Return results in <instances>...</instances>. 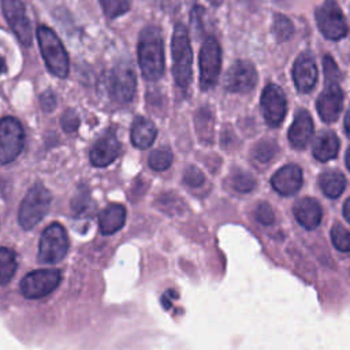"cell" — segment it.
<instances>
[{
  "instance_id": "cell-16",
  "label": "cell",
  "mask_w": 350,
  "mask_h": 350,
  "mask_svg": "<svg viewBox=\"0 0 350 350\" xmlns=\"http://www.w3.org/2000/svg\"><path fill=\"white\" fill-rule=\"evenodd\" d=\"M293 78L297 89L301 93L310 92L317 81V67L316 62L309 53L299 55L293 67Z\"/></svg>"
},
{
  "instance_id": "cell-7",
  "label": "cell",
  "mask_w": 350,
  "mask_h": 350,
  "mask_svg": "<svg viewBox=\"0 0 350 350\" xmlns=\"http://www.w3.org/2000/svg\"><path fill=\"white\" fill-rule=\"evenodd\" d=\"M221 67V49L219 42L209 37L200 51V86L202 90L213 88L217 82Z\"/></svg>"
},
{
  "instance_id": "cell-2",
  "label": "cell",
  "mask_w": 350,
  "mask_h": 350,
  "mask_svg": "<svg viewBox=\"0 0 350 350\" xmlns=\"http://www.w3.org/2000/svg\"><path fill=\"white\" fill-rule=\"evenodd\" d=\"M172 72L175 82L183 92L187 90L191 81L193 53L186 27L178 23L172 34Z\"/></svg>"
},
{
  "instance_id": "cell-21",
  "label": "cell",
  "mask_w": 350,
  "mask_h": 350,
  "mask_svg": "<svg viewBox=\"0 0 350 350\" xmlns=\"http://www.w3.org/2000/svg\"><path fill=\"white\" fill-rule=\"evenodd\" d=\"M126 221V209L120 204H111L98 216L100 232L103 235H111L119 231Z\"/></svg>"
},
{
  "instance_id": "cell-25",
  "label": "cell",
  "mask_w": 350,
  "mask_h": 350,
  "mask_svg": "<svg viewBox=\"0 0 350 350\" xmlns=\"http://www.w3.org/2000/svg\"><path fill=\"white\" fill-rule=\"evenodd\" d=\"M172 163V153L170 149H156L150 153L148 159V164L154 171H164L167 170Z\"/></svg>"
},
{
  "instance_id": "cell-20",
  "label": "cell",
  "mask_w": 350,
  "mask_h": 350,
  "mask_svg": "<svg viewBox=\"0 0 350 350\" xmlns=\"http://www.w3.org/2000/svg\"><path fill=\"white\" fill-rule=\"evenodd\" d=\"M156 126L146 118L138 116L131 124V142L138 149H148L156 139Z\"/></svg>"
},
{
  "instance_id": "cell-12",
  "label": "cell",
  "mask_w": 350,
  "mask_h": 350,
  "mask_svg": "<svg viewBox=\"0 0 350 350\" xmlns=\"http://www.w3.org/2000/svg\"><path fill=\"white\" fill-rule=\"evenodd\" d=\"M257 83V71L247 60L235 62L224 77V88L232 93H247Z\"/></svg>"
},
{
  "instance_id": "cell-22",
  "label": "cell",
  "mask_w": 350,
  "mask_h": 350,
  "mask_svg": "<svg viewBox=\"0 0 350 350\" xmlns=\"http://www.w3.org/2000/svg\"><path fill=\"white\" fill-rule=\"evenodd\" d=\"M339 139L332 131L320 133L312 146L313 156L320 161H328L338 154Z\"/></svg>"
},
{
  "instance_id": "cell-31",
  "label": "cell",
  "mask_w": 350,
  "mask_h": 350,
  "mask_svg": "<svg viewBox=\"0 0 350 350\" xmlns=\"http://www.w3.org/2000/svg\"><path fill=\"white\" fill-rule=\"evenodd\" d=\"M254 217L256 220L260 223V224H264V226H269L273 223L275 220V215H273V211L272 208L269 206V204L267 202H260L256 209H254Z\"/></svg>"
},
{
  "instance_id": "cell-13",
  "label": "cell",
  "mask_w": 350,
  "mask_h": 350,
  "mask_svg": "<svg viewBox=\"0 0 350 350\" xmlns=\"http://www.w3.org/2000/svg\"><path fill=\"white\" fill-rule=\"evenodd\" d=\"M1 7H3V14L18 37V40L23 45H30L31 42V27L29 18L26 16L25 5L22 4L21 0H1Z\"/></svg>"
},
{
  "instance_id": "cell-36",
  "label": "cell",
  "mask_w": 350,
  "mask_h": 350,
  "mask_svg": "<svg viewBox=\"0 0 350 350\" xmlns=\"http://www.w3.org/2000/svg\"><path fill=\"white\" fill-rule=\"evenodd\" d=\"M89 204V196L88 193H82L78 196V198H74L71 205L75 212H83Z\"/></svg>"
},
{
  "instance_id": "cell-40",
  "label": "cell",
  "mask_w": 350,
  "mask_h": 350,
  "mask_svg": "<svg viewBox=\"0 0 350 350\" xmlns=\"http://www.w3.org/2000/svg\"><path fill=\"white\" fill-rule=\"evenodd\" d=\"M5 71V62L4 59L0 56V74H3Z\"/></svg>"
},
{
  "instance_id": "cell-24",
  "label": "cell",
  "mask_w": 350,
  "mask_h": 350,
  "mask_svg": "<svg viewBox=\"0 0 350 350\" xmlns=\"http://www.w3.org/2000/svg\"><path fill=\"white\" fill-rule=\"evenodd\" d=\"M16 271L15 253L11 249L0 247V284L8 283Z\"/></svg>"
},
{
  "instance_id": "cell-27",
  "label": "cell",
  "mask_w": 350,
  "mask_h": 350,
  "mask_svg": "<svg viewBox=\"0 0 350 350\" xmlns=\"http://www.w3.org/2000/svg\"><path fill=\"white\" fill-rule=\"evenodd\" d=\"M272 30H273V36L276 37L278 41H287L293 36L294 27L286 16H283L280 14H276L275 18H273Z\"/></svg>"
},
{
  "instance_id": "cell-39",
  "label": "cell",
  "mask_w": 350,
  "mask_h": 350,
  "mask_svg": "<svg viewBox=\"0 0 350 350\" xmlns=\"http://www.w3.org/2000/svg\"><path fill=\"white\" fill-rule=\"evenodd\" d=\"M345 129H346L347 135H350V108L347 109L346 116H345Z\"/></svg>"
},
{
  "instance_id": "cell-18",
  "label": "cell",
  "mask_w": 350,
  "mask_h": 350,
  "mask_svg": "<svg viewBox=\"0 0 350 350\" xmlns=\"http://www.w3.org/2000/svg\"><path fill=\"white\" fill-rule=\"evenodd\" d=\"M313 134V120L308 111L299 109L288 129V141L297 149H304Z\"/></svg>"
},
{
  "instance_id": "cell-42",
  "label": "cell",
  "mask_w": 350,
  "mask_h": 350,
  "mask_svg": "<svg viewBox=\"0 0 350 350\" xmlns=\"http://www.w3.org/2000/svg\"><path fill=\"white\" fill-rule=\"evenodd\" d=\"M209 1H212V3H215V4H217V3H220L221 0H209Z\"/></svg>"
},
{
  "instance_id": "cell-3",
  "label": "cell",
  "mask_w": 350,
  "mask_h": 350,
  "mask_svg": "<svg viewBox=\"0 0 350 350\" xmlns=\"http://www.w3.org/2000/svg\"><path fill=\"white\" fill-rule=\"evenodd\" d=\"M37 40L48 70L56 77H67L70 66L68 56L55 31L46 26H40L37 29Z\"/></svg>"
},
{
  "instance_id": "cell-41",
  "label": "cell",
  "mask_w": 350,
  "mask_h": 350,
  "mask_svg": "<svg viewBox=\"0 0 350 350\" xmlns=\"http://www.w3.org/2000/svg\"><path fill=\"white\" fill-rule=\"evenodd\" d=\"M346 165H347V168L350 170V149H349L347 153H346Z\"/></svg>"
},
{
  "instance_id": "cell-11",
  "label": "cell",
  "mask_w": 350,
  "mask_h": 350,
  "mask_svg": "<svg viewBox=\"0 0 350 350\" xmlns=\"http://www.w3.org/2000/svg\"><path fill=\"white\" fill-rule=\"evenodd\" d=\"M261 108L265 122L271 127H278L286 116L287 101L283 90L275 85L269 83L264 88L261 93Z\"/></svg>"
},
{
  "instance_id": "cell-10",
  "label": "cell",
  "mask_w": 350,
  "mask_h": 350,
  "mask_svg": "<svg viewBox=\"0 0 350 350\" xmlns=\"http://www.w3.org/2000/svg\"><path fill=\"white\" fill-rule=\"evenodd\" d=\"M135 74L130 64H118L108 77V92L118 104H127L135 94Z\"/></svg>"
},
{
  "instance_id": "cell-35",
  "label": "cell",
  "mask_w": 350,
  "mask_h": 350,
  "mask_svg": "<svg viewBox=\"0 0 350 350\" xmlns=\"http://www.w3.org/2000/svg\"><path fill=\"white\" fill-rule=\"evenodd\" d=\"M40 101H41V107L46 112L53 111V108L56 107V97L51 90H46L45 93H42L40 97Z\"/></svg>"
},
{
  "instance_id": "cell-1",
  "label": "cell",
  "mask_w": 350,
  "mask_h": 350,
  "mask_svg": "<svg viewBox=\"0 0 350 350\" xmlns=\"http://www.w3.org/2000/svg\"><path fill=\"white\" fill-rule=\"evenodd\" d=\"M138 62L142 75L149 81L159 79L164 72V48L160 30L146 26L138 40Z\"/></svg>"
},
{
  "instance_id": "cell-8",
  "label": "cell",
  "mask_w": 350,
  "mask_h": 350,
  "mask_svg": "<svg viewBox=\"0 0 350 350\" xmlns=\"http://www.w3.org/2000/svg\"><path fill=\"white\" fill-rule=\"evenodd\" d=\"M25 133L22 124L11 116L0 120V164L14 161L22 152Z\"/></svg>"
},
{
  "instance_id": "cell-37",
  "label": "cell",
  "mask_w": 350,
  "mask_h": 350,
  "mask_svg": "<svg viewBox=\"0 0 350 350\" xmlns=\"http://www.w3.org/2000/svg\"><path fill=\"white\" fill-rule=\"evenodd\" d=\"M172 297H178V294L175 293V291H172V290H168V291H165V294L163 295V305H164V308L165 309H168L170 306H171V299H172Z\"/></svg>"
},
{
  "instance_id": "cell-9",
  "label": "cell",
  "mask_w": 350,
  "mask_h": 350,
  "mask_svg": "<svg viewBox=\"0 0 350 350\" xmlns=\"http://www.w3.org/2000/svg\"><path fill=\"white\" fill-rule=\"evenodd\" d=\"M60 280L59 269H36L22 279L21 290L26 298L37 299L51 294L60 284Z\"/></svg>"
},
{
  "instance_id": "cell-19",
  "label": "cell",
  "mask_w": 350,
  "mask_h": 350,
  "mask_svg": "<svg viewBox=\"0 0 350 350\" xmlns=\"http://www.w3.org/2000/svg\"><path fill=\"white\" fill-rule=\"evenodd\" d=\"M294 216L302 227L308 230L316 228L321 221V206L312 197L301 198L294 205Z\"/></svg>"
},
{
  "instance_id": "cell-17",
  "label": "cell",
  "mask_w": 350,
  "mask_h": 350,
  "mask_svg": "<svg viewBox=\"0 0 350 350\" xmlns=\"http://www.w3.org/2000/svg\"><path fill=\"white\" fill-rule=\"evenodd\" d=\"M271 183L279 194L293 196L302 185V171L295 164H287L273 174Z\"/></svg>"
},
{
  "instance_id": "cell-14",
  "label": "cell",
  "mask_w": 350,
  "mask_h": 350,
  "mask_svg": "<svg viewBox=\"0 0 350 350\" xmlns=\"http://www.w3.org/2000/svg\"><path fill=\"white\" fill-rule=\"evenodd\" d=\"M320 118L325 123H332L338 119L343 107V92L338 83H328L321 92L316 103Z\"/></svg>"
},
{
  "instance_id": "cell-32",
  "label": "cell",
  "mask_w": 350,
  "mask_h": 350,
  "mask_svg": "<svg viewBox=\"0 0 350 350\" xmlns=\"http://www.w3.org/2000/svg\"><path fill=\"white\" fill-rule=\"evenodd\" d=\"M183 182L190 187H198L204 183V174L197 167H187L183 174Z\"/></svg>"
},
{
  "instance_id": "cell-38",
  "label": "cell",
  "mask_w": 350,
  "mask_h": 350,
  "mask_svg": "<svg viewBox=\"0 0 350 350\" xmlns=\"http://www.w3.org/2000/svg\"><path fill=\"white\" fill-rule=\"evenodd\" d=\"M343 216L350 223V197L346 200V202L343 205Z\"/></svg>"
},
{
  "instance_id": "cell-33",
  "label": "cell",
  "mask_w": 350,
  "mask_h": 350,
  "mask_svg": "<svg viewBox=\"0 0 350 350\" xmlns=\"http://www.w3.org/2000/svg\"><path fill=\"white\" fill-rule=\"evenodd\" d=\"M323 64H324L325 82L327 83H338V81H339V70H338L335 62L332 60V57L331 56H325L323 59Z\"/></svg>"
},
{
  "instance_id": "cell-29",
  "label": "cell",
  "mask_w": 350,
  "mask_h": 350,
  "mask_svg": "<svg viewBox=\"0 0 350 350\" xmlns=\"http://www.w3.org/2000/svg\"><path fill=\"white\" fill-rule=\"evenodd\" d=\"M230 183H231L232 189L239 193H249L256 186L254 178L246 172H237L235 175L231 176Z\"/></svg>"
},
{
  "instance_id": "cell-30",
  "label": "cell",
  "mask_w": 350,
  "mask_h": 350,
  "mask_svg": "<svg viewBox=\"0 0 350 350\" xmlns=\"http://www.w3.org/2000/svg\"><path fill=\"white\" fill-rule=\"evenodd\" d=\"M276 152V145L272 141H261L253 149V157L258 163L269 161Z\"/></svg>"
},
{
  "instance_id": "cell-34",
  "label": "cell",
  "mask_w": 350,
  "mask_h": 350,
  "mask_svg": "<svg viewBox=\"0 0 350 350\" xmlns=\"http://www.w3.org/2000/svg\"><path fill=\"white\" fill-rule=\"evenodd\" d=\"M78 124H79V119H78L77 113L72 109H68L63 113L62 127L64 129L66 133H74L78 129Z\"/></svg>"
},
{
  "instance_id": "cell-4",
  "label": "cell",
  "mask_w": 350,
  "mask_h": 350,
  "mask_svg": "<svg viewBox=\"0 0 350 350\" xmlns=\"http://www.w3.org/2000/svg\"><path fill=\"white\" fill-rule=\"evenodd\" d=\"M51 200H52L51 193L45 186L40 183L34 185L26 193L19 206L18 219L22 228L30 230L36 224H38L46 215L51 205Z\"/></svg>"
},
{
  "instance_id": "cell-15",
  "label": "cell",
  "mask_w": 350,
  "mask_h": 350,
  "mask_svg": "<svg viewBox=\"0 0 350 350\" xmlns=\"http://www.w3.org/2000/svg\"><path fill=\"white\" fill-rule=\"evenodd\" d=\"M120 153V142L113 133H107L98 138L89 152L90 163L94 167L109 165Z\"/></svg>"
},
{
  "instance_id": "cell-5",
  "label": "cell",
  "mask_w": 350,
  "mask_h": 350,
  "mask_svg": "<svg viewBox=\"0 0 350 350\" xmlns=\"http://www.w3.org/2000/svg\"><path fill=\"white\" fill-rule=\"evenodd\" d=\"M68 250V237L64 227L59 223L48 226L40 239L38 261L42 264L59 262Z\"/></svg>"
},
{
  "instance_id": "cell-23",
  "label": "cell",
  "mask_w": 350,
  "mask_h": 350,
  "mask_svg": "<svg viewBox=\"0 0 350 350\" xmlns=\"http://www.w3.org/2000/svg\"><path fill=\"white\" fill-rule=\"evenodd\" d=\"M319 185L327 197L336 198L343 193L346 186V179L338 171H325L320 175Z\"/></svg>"
},
{
  "instance_id": "cell-6",
  "label": "cell",
  "mask_w": 350,
  "mask_h": 350,
  "mask_svg": "<svg viewBox=\"0 0 350 350\" xmlns=\"http://www.w3.org/2000/svg\"><path fill=\"white\" fill-rule=\"evenodd\" d=\"M316 21L319 30L328 40H340L349 31L345 15L335 0H325L316 10Z\"/></svg>"
},
{
  "instance_id": "cell-28",
  "label": "cell",
  "mask_w": 350,
  "mask_h": 350,
  "mask_svg": "<svg viewBox=\"0 0 350 350\" xmlns=\"http://www.w3.org/2000/svg\"><path fill=\"white\" fill-rule=\"evenodd\" d=\"M101 8L108 18H116L126 14L130 8L129 0H100Z\"/></svg>"
},
{
  "instance_id": "cell-26",
  "label": "cell",
  "mask_w": 350,
  "mask_h": 350,
  "mask_svg": "<svg viewBox=\"0 0 350 350\" xmlns=\"http://www.w3.org/2000/svg\"><path fill=\"white\" fill-rule=\"evenodd\" d=\"M331 241L339 252H350V231L340 224H334L331 228Z\"/></svg>"
}]
</instances>
